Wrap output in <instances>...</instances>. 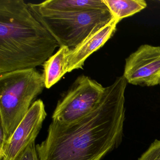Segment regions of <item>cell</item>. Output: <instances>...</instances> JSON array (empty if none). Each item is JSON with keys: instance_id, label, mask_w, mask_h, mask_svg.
I'll return each instance as SVG.
<instances>
[{"instance_id": "cell-7", "label": "cell", "mask_w": 160, "mask_h": 160, "mask_svg": "<svg viewBox=\"0 0 160 160\" xmlns=\"http://www.w3.org/2000/svg\"><path fill=\"white\" fill-rule=\"evenodd\" d=\"M47 116L43 101H35L15 130L2 160H16L30 144L35 142Z\"/></svg>"}, {"instance_id": "cell-1", "label": "cell", "mask_w": 160, "mask_h": 160, "mask_svg": "<svg viewBox=\"0 0 160 160\" xmlns=\"http://www.w3.org/2000/svg\"><path fill=\"white\" fill-rule=\"evenodd\" d=\"M123 76L105 88L88 115L68 125L53 121L46 138L36 145L39 160H101L119 144L125 119Z\"/></svg>"}, {"instance_id": "cell-14", "label": "cell", "mask_w": 160, "mask_h": 160, "mask_svg": "<svg viewBox=\"0 0 160 160\" xmlns=\"http://www.w3.org/2000/svg\"><path fill=\"white\" fill-rule=\"evenodd\" d=\"M159 85H160V84H159Z\"/></svg>"}, {"instance_id": "cell-4", "label": "cell", "mask_w": 160, "mask_h": 160, "mask_svg": "<svg viewBox=\"0 0 160 160\" xmlns=\"http://www.w3.org/2000/svg\"><path fill=\"white\" fill-rule=\"evenodd\" d=\"M36 19L57 41L60 47H76L93 32L99 30L114 18L109 10L73 13L50 12L28 3Z\"/></svg>"}, {"instance_id": "cell-13", "label": "cell", "mask_w": 160, "mask_h": 160, "mask_svg": "<svg viewBox=\"0 0 160 160\" xmlns=\"http://www.w3.org/2000/svg\"><path fill=\"white\" fill-rule=\"evenodd\" d=\"M16 160H39L35 142L30 144Z\"/></svg>"}, {"instance_id": "cell-3", "label": "cell", "mask_w": 160, "mask_h": 160, "mask_svg": "<svg viewBox=\"0 0 160 160\" xmlns=\"http://www.w3.org/2000/svg\"><path fill=\"white\" fill-rule=\"evenodd\" d=\"M45 88L42 74L36 69L0 74L1 126L7 145L34 100Z\"/></svg>"}, {"instance_id": "cell-6", "label": "cell", "mask_w": 160, "mask_h": 160, "mask_svg": "<svg viewBox=\"0 0 160 160\" xmlns=\"http://www.w3.org/2000/svg\"><path fill=\"white\" fill-rule=\"evenodd\" d=\"M123 76L135 86L153 87L160 83V46H140L125 60Z\"/></svg>"}, {"instance_id": "cell-11", "label": "cell", "mask_w": 160, "mask_h": 160, "mask_svg": "<svg viewBox=\"0 0 160 160\" xmlns=\"http://www.w3.org/2000/svg\"><path fill=\"white\" fill-rule=\"evenodd\" d=\"M114 18L120 21L132 16L147 7L144 0H103Z\"/></svg>"}, {"instance_id": "cell-12", "label": "cell", "mask_w": 160, "mask_h": 160, "mask_svg": "<svg viewBox=\"0 0 160 160\" xmlns=\"http://www.w3.org/2000/svg\"><path fill=\"white\" fill-rule=\"evenodd\" d=\"M138 160H160V140H155Z\"/></svg>"}, {"instance_id": "cell-9", "label": "cell", "mask_w": 160, "mask_h": 160, "mask_svg": "<svg viewBox=\"0 0 160 160\" xmlns=\"http://www.w3.org/2000/svg\"><path fill=\"white\" fill-rule=\"evenodd\" d=\"M33 4L38 9L50 12L73 13L109 10L103 0H48Z\"/></svg>"}, {"instance_id": "cell-2", "label": "cell", "mask_w": 160, "mask_h": 160, "mask_svg": "<svg viewBox=\"0 0 160 160\" xmlns=\"http://www.w3.org/2000/svg\"><path fill=\"white\" fill-rule=\"evenodd\" d=\"M58 47L28 3L0 0V74L36 69Z\"/></svg>"}, {"instance_id": "cell-10", "label": "cell", "mask_w": 160, "mask_h": 160, "mask_svg": "<svg viewBox=\"0 0 160 160\" xmlns=\"http://www.w3.org/2000/svg\"><path fill=\"white\" fill-rule=\"evenodd\" d=\"M70 51L71 49L67 47H60L43 64L42 76L46 88H50L68 72V57Z\"/></svg>"}, {"instance_id": "cell-8", "label": "cell", "mask_w": 160, "mask_h": 160, "mask_svg": "<svg viewBox=\"0 0 160 160\" xmlns=\"http://www.w3.org/2000/svg\"><path fill=\"white\" fill-rule=\"evenodd\" d=\"M119 22L113 18L104 27L90 34L76 47L71 49L68 57V72L83 69L87 59L113 36Z\"/></svg>"}, {"instance_id": "cell-5", "label": "cell", "mask_w": 160, "mask_h": 160, "mask_svg": "<svg viewBox=\"0 0 160 160\" xmlns=\"http://www.w3.org/2000/svg\"><path fill=\"white\" fill-rule=\"evenodd\" d=\"M104 89L96 80L79 76L58 102L52 121L68 125L80 120L92 111Z\"/></svg>"}]
</instances>
